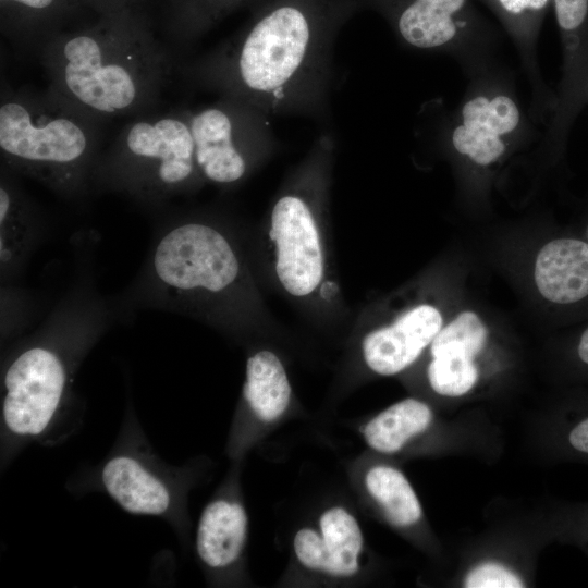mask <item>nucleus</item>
<instances>
[{
  "label": "nucleus",
  "instance_id": "obj_6",
  "mask_svg": "<svg viewBox=\"0 0 588 588\" xmlns=\"http://www.w3.org/2000/svg\"><path fill=\"white\" fill-rule=\"evenodd\" d=\"M205 181L196 162L191 110L140 115L100 156L93 186L160 205Z\"/></svg>",
  "mask_w": 588,
  "mask_h": 588
},
{
  "label": "nucleus",
  "instance_id": "obj_13",
  "mask_svg": "<svg viewBox=\"0 0 588 588\" xmlns=\"http://www.w3.org/2000/svg\"><path fill=\"white\" fill-rule=\"evenodd\" d=\"M38 207L1 168L0 179V277L1 285L16 279L45 234Z\"/></svg>",
  "mask_w": 588,
  "mask_h": 588
},
{
  "label": "nucleus",
  "instance_id": "obj_2",
  "mask_svg": "<svg viewBox=\"0 0 588 588\" xmlns=\"http://www.w3.org/2000/svg\"><path fill=\"white\" fill-rule=\"evenodd\" d=\"M38 53L48 88L98 122L149 109L172 69L166 49L128 9L103 14L87 28L59 32Z\"/></svg>",
  "mask_w": 588,
  "mask_h": 588
},
{
  "label": "nucleus",
  "instance_id": "obj_27",
  "mask_svg": "<svg viewBox=\"0 0 588 588\" xmlns=\"http://www.w3.org/2000/svg\"><path fill=\"white\" fill-rule=\"evenodd\" d=\"M82 1L96 7L103 14L113 13L117 11L127 9L126 8L127 0H82Z\"/></svg>",
  "mask_w": 588,
  "mask_h": 588
},
{
  "label": "nucleus",
  "instance_id": "obj_19",
  "mask_svg": "<svg viewBox=\"0 0 588 588\" xmlns=\"http://www.w3.org/2000/svg\"><path fill=\"white\" fill-rule=\"evenodd\" d=\"M431 420L432 412L427 404L416 399H405L370 419L362 431L371 449L394 453L411 438L425 431Z\"/></svg>",
  "mask_w": 588,
  "mask_h": 588
},
{
  "label": "nucleus",
  "instance_id": "obj_24",
  "mask_svg": "<svg viewBox=\"0 0 588 588\" xmlns=\"http://www.w3.org/2000/svg\"><path fill=\"white\" fill-rule=\"evenodd\" d=\"M431 355L428 379L437 393L445 396H461L476 384L478 370L473 362L474 357L453 351Z\"/></svg>",
  "mask_w": 588,
  "mask_h": 588
},
{
  "label": "nucleus",
  "instance_id": "obj_21",
  "mask_svg": "<svg viewBox=\"0 0 588 588\" xmlns=\"http://www.w3.org/2000/svg\"><path fill=\"white\" fill-rule=\"evenodd\" d=\"M365 485L391 524L407 527L421 518L420 502L400 470L387 465L373 466L365 476Z\"/></svg>",
  "mask_w": 588,
  "mask_h": 588
},
{
  "label": "nucleus",
  "instance_id": "obj_1",
  "mask_svg": "<svg viewBox=\"0 0 588 588\" xmlns=\"http://www.w3.org/2000/svg\"><path fill=\"white\" fill-rule=\"evenodd\" d=\"M356 0H259L247 23L186 70L193 83L270 118L327 120L333 49Z\"/></svg>",
  "mask_w": 588,
  "mask_h": 588
},
{
  "label": "nucleus",
  "instance_id": "obj_3",
  "mask_svg": "<svg viewBox=\"0 0 588 588\" xmlns=\"http://www.w3.org/2000/svg\"><path fill=\"white\" fill-rule=\"evenodd\" d=\"M118 315L114 303L97 292L93 275L82 273L5 367L2 416L12 433L34 437L48 427L73 366Z\"/></svg>",
  "mask_w": 588,
  "mask_h": 588
},
{
  "label": "nucleus",
  "instance_id": "obj_20",
  "mask_svg": "<svg viewBox=\"0 0 588 588\" xmlns=\"http://www.w3.org/2000/svg\"><path fill=\"white\" fill-rule=\"evenodd\" d=\"M2 30L19 44L38 49L56 29L68 0H0Z\"/></svg>",
  "mask_w": 588,
  "mask_h": 588
},
{
  "label": "nucleus",
  "instance_id": "obj_12",
  "mask_svg": "<svg viewBox=\"0 0 588 588\" xmlns=\"http://www.w3.org/2000/svg\"><path fill=\"white\" fill-rule=\"evenodd\" d=\"M442 317L437 308L419 305L388 327L368 333L363 341L367 366L383 376L395 375L421 354L440 331Z\"/></svg>",
  "mask_w": 588,
  "mask_h": 588
},
{
  "label": "nucleus",
  "instance_id": "obj_11",
  "mask_svg": "<svg viewBox=\"0 0 588 588\" xmlns=\"http://www.w3.org/2000/svg\"><path fill=\"white\" fill-rule=\"evenodd\" d=\"M320 534L313 528L299 529L293 540L302 565L311 571L338 577H350L358 571L363 535L356 518L344 507L333 506L319 519Z\"/></svg>",
  "mask_w": 588,
  "mask_h": 588
},
{
  "label": "nucleus",
  "instance_id": "obj_14",
  "mask_svg": "<svg viewBox=\"0 0 588 588\" xmlns=\"http://www.w3.org/2000/svg\"><path fill=\"white\" fill-rule=\"evenodd\" d=\"M563 51L555 117L572 123L588 101V0H551Z\"/></svg>",
  "mask_w": 588,
  "mask_h": 588
},
{
  "label": "nucleus",
  "instance_id": "obj_4",
  "mask_svg": "<svg viewBox=\"0 0 588 588\" xmlns=\"http://www.w3.org/2000/svg\"><path fill=\"white\" fill-rule=\"evenodd\" d=\"M98 124L49 88L5 90L0 103L2 163L60 196L82 197L93 186L100 158Z\"/></svg>",
  "mask_w": 588,
  "mask_h": 588
},
{
  "label": "nucleus",
  "instance_id": "obj_29",
  "mask_svg": "<svg viewBox=\"0 0 588 588\" xmlns=\"http://www.w3.org/2000/svg\"><path fill=\"white\" fill-rule=\"evenodd\" d=\"M587 233H588V230H587Z\"/></svg>",
  "mask_w": 588,
  "mask_h": 588
},
{
  "label": "nucleus",
  "instance_id": "obj_15",
  "mask_svg": "<svg viewBox=\"0 0 588 588\" xmlns=\"http://www.w3.org/2000/svg\"><path fill=\"white\" fill-rule=\"evenodd\" d=\"M540 294L558 304L575 303L588 295V244L573 238L547 243L535 264Z\"/></svg>",
  "mask_w": 588,
  "mask_h": 588
},
{
  "label": "nucleus",
  "instance_id": "obj_9",
  "mask_svg": "<svg viewBox=\"0 0 588 588\" xmlns=\"http://www.w3.org/2000/svg\"><path fill=\"white\" fill-rule=\"evenodd\" d=\"M379 13L407 47L437 50L460 44L478 25L473 0H356Z\"/></svg>",
  "mask_w": 588,
  "mask_h": 588
},
{
  "label": "nucleus",
  "instance_id": "obj_18",
  "mask_svg": "<svg viewBox=\"0 0 588 588\" xmlns=\"http://www.w3.org/2000/svg\"><path fill=\"white\" fill-rule=\"evenodd\" d=\"M291 393L285 369L274 353L259 351L247 359L243 395L260 420L272 422L281 417Z\"/></svg>",
  "mask_w": 588,
  "mask_h": 588
},
{
  "label": "nucleus",
  "instance_id": "obj_28",
  "mask_svg": "<svg viewBox=\"0 0 588 588\" xmlns=\"http://www.w3.org/2000/svg\"><path fill=\"white\" fill-rule=\"evenodd\" d=\"M577 355L584 364L588 365V328L584 331V333L580 336V340L577 346Z\"/></svg>",
  "mask_w": 588,
  "mask_h": 588
},
{
  "label": "nucleus",
  "instance_id": "obj_22",
  "mask_svg": "<svg viewBox=\"0 0 588 588\" xmlns=\"http://www.w3.org/2000/svg\"><path fill=\"white\" fill-rule=\"evenodd\" d=\"M500 20L522 50L525 60L532 59L539 32L551 0H482Z\"/></svg>",
  "mask_w": 588,
  "mask_h": 588
},
{
  "label": "nucleus",
  "instance_id": "obj_26",
  "mask_svg": "<svg viewBox=\"0 0 588 588\" xmlns=\"http://www.w3.org/2000/svg\"><path fill=\"white\" fill-rule=\"evenodd\" d=\"M464 586L467 588H520L525 585L505 566L498 563H483L467 574Z\"/></svg>",
  "mask_w": 588,
  "mask_h": 588
},
{
  "label": "nucleus",
  "instance_id": "obj_10",
  "mask_svg": "<svg viewBox=\"0 0 588 588\" xmlns=\"http://www.w3.org/2000/svg\"><path fill=\"white\" fill-rule=\"evenodd\" d=\"M520 111L506 94L476 95L462 107L451 134L453 148L479 166L495 162L506 150L505 139L518 128Z\"/></svg>",
  "mask_w": 588,
  "mask_h": 588
},
{
  "label": "nucleus",
  "instance_id": "obj_7",
  "mask_svg": "<svg viewBox=\"0 0 588 588\" xmlns=\"http://www.w3.org/2000/svg\"><path fill=\"white\" fill-rule=\"evenodd\" d=\"M270 117L243 101L220 97L191 110L198 169L205 181L232 185L275 146Z\"/></svg>",
  "mask_w": 588,
  "mask_h": 588
},
{
  "label": "nucleus",
  "instance_id": "obj_8",
  "mask_svg": "<svg viewBox=\"0 0 588 588\" xmlns=\"http://www.w3.org/2000/svg\"><path fill=\"white\" fill-rule=\"evenodd\" d=\"M277 246V275L292 295L310 294L320 283L323 258L310 203L301 193H285L271 210Z\"/></svg>",
  "mask_w": 588,
  "mask_h": 588
},
{
  "label": "nucleus",
  "instance_id": "obj_25",
  "mask_svg": "<svg viewBox=\"0 0 588 588\" xmlns=\"http://www.w3.org/2000/svg\"><path fill=\"white\" fill-rule=\"evenodd\" d=\"M487 328L473 311L460 314L452 322L437 333L430 352L457 351L475 357L485 346Z\"/></svg>",
  "mask_w": 588,
  "mask_h": 588
},
{
  "label": "nucleus",
  "instance_id": "obj_5",
  "mask_svg": "<svg viewBox=\"0 0 588 588\" xmlns=\"http://www.w3.org/2000/svg\"><path fill=\"white\" fill-rule=\"evenodd\" d=\"M242 279L229 236L207 221L167 219L155 233L144 266L119 297L121 311L152 308L196 313L228 298Z\"/></svg>",
  "mask_w": 588,
  "mask_h": 588
},
{
  "label": "nucleus",
  "instance_id": "obj_16",
  "mask_svg": "<svg viewBox=\"0 0 588 588\" xmlns=\"http://www.w3.org/2000/svg\"><path fill=\"white\" fill-rule=\"evenodd\" d=\"M101 481L115 502L130 513L161 515L171 504L167 486L128 455L110 458L102 468Z\"/></svg>",
  "mask_w": 588,
  "mask_h": 588
},
{
  "label": "nucleus",
  "instance_id": "obj_17",
  "mask_svg": "<svg viewBox=\"0 0 588 588\" xmlns=\"http://www.w3.org/2000/svg\"><path fill=\"white\" fill-rule=\"evenodd\" d=\"M248 519L244 507L233 501L218 499L203 511L196 535V550L210 567H225L242 553Z\"/></svg>",
  "mask_w": 588,
  "mask_h": 588
},
{
  "label": "nucleus",
  "instance_id": "obj_23",
  "mask_svg": "<svg viewBox=\"0 0 588 588\" xmlns=\"http://www.w3.org/2000/svg\"><path fill=\"white\" fill-rule=\"evenodd\" d=\"M259 0H171V32L188 44L198 39L235 9Z\"/></svg>",
  "mask_w": 588,
  "mask_h": 588
}]
</instances>
